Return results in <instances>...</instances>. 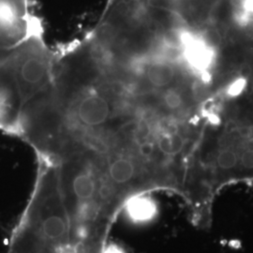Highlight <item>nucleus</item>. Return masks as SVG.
Instances as JSON below:
<instances>
[{
    "mask_svg": "<svg viewBox=\"0 0 253 253\" xmlns=\"http://www.w3.org/2000/svg\"><path fill=\"white\" fill-rule=\"evenodd\" d=\"M7 63L17 84L24 106L51 84L54 52L45 45L42 32L22 42L9 55Z\"/></svg>",
    "mask_w": 253,
    "mask_h": 253,
    "instance_id": "f257e3e1",
    "label": "nucleus"
},
{
    "mask_svg": "<svg viewBox=\"0 0 253 253\" xmlns=\"http://www.w3.org/2000/svg\"><path fill=\"white\" fill-rule=\"evenodd\" d=\"M23 100L13 74L6 62L0 63V129L18 135Z\"/></svg>",
    "mask_w": 253,
    "mask_h": 253,
    "instance_id": "f03ea898",
    "label": "nucleus"
},
{
    "mask_svg": "<svg viewBox=\"0 0 253 253\" xmlns=\"http://www.w3.org/2000/svg\"><path fill=\"white\" fill-rule=\"evenodd\" d=\"M239 172L247 174L253 173V145L239 147Z\"/></svg>",
    "mask_w": 253,
    "mask_h": 253,
    "instance_id": "7ed1b4c3",
    "label": "nucleus"
},
{
    "mask_svg": "<svg viewBox=\"0 0 253 253\" xmlns=\"http://www.w3.org/2000/svg\"><path fill=\"white\" fill-rule=\"evenodd\" d=\"M242 7L244 12L253 14V0H242Z\"/></svg>",
    "mask_w": 253,
    "mask_h": 253,
    "instance_id": "20e7f679",
    "label": "nucleus"
},
{
    "mask_svg": "<svg viewBox=\"0 0 253 253\" xmlns=\"http://www.w3.org/2000/svg\"><path fill=\"white\" fill-rule=\"evenodd\" d=\"M172 1H178V0H172Z\"/></svg>",
    "mask_w": 253,
    "mask_h": 253,
    "instance_id": "39448f33",
    "label": "nucleus"
}]
</instances>
